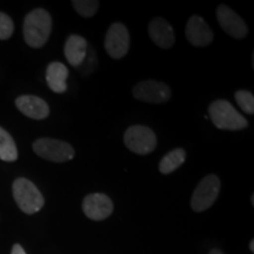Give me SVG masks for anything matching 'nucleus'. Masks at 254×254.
<instances>
[{
  "mask_svg": "<svg viewBox=\"0 0 254 254\" xmlns=\"http://www.w3.org/2000/svg\"><path fill=\"white\" fill-rule=\"evenodd\" d=\"M24 39L33 49L43 47L49 40L52 32V18L44 8L31 11L24 19Z\"/></svg>",
  "mask_w": 254,
  "mask_h": 254,
  "instance_id": "obj_1",
  "label": "nucleus"
},
{
  "mask_svg": "<svg viewBox=\"0 0 254 254\" xmlns=\"http://www.w3.org/2000/svg\"><path fill=\"white\" fill-rule=\"evenodd\" d=\"M208 114L212 123L219 129L240 131L249 126V122L227 100L219 99L211 103L208 106Z\"/></svg>",
  "mask_w": 254,
  "mask_h": 254,
  "instance_id": "obj_2",
  "label": "nucleus"
},
{
  "mask_svg": "<svg viewBox=\"0 0 254 254\" xmlns=\"http://www.w3.org/2000/svg\"><path fill=\"white\" fill-rule=\"evenodd\" d=\"M13 198L18 207L26 214H34L44 207L45 200L38 187L26 178H18L12 185Z\"/></svg>",
  "mask_w": 254,
  "mask_h": 254,
  "instance_id": "obj_3",
  "label": "nucleus"
},
{
  "mask_svg": "<svg viewBox=\"0 0 254 254\" xmlns=\"http://www.w3.org/2000/svg\"><path fill=\"white\" fill-rule=\"evenodd\" d=\"M221 182L215 174H208L198 184L190 199V207L194 212H204L217 200L220 193Z\"/></svg>",
  "mask_w": 254,
  "mask_h": 254,
  "instance_id": "obj_4",
  "label": "nucleus"
},
{
  "mask_svg": "<svg viewBox=\"0 0 254 254\" xmlns=\"http://www.w3.org/2000/svg\"><path fill=\"white\" fill-rule=\"evenodd\" d=\"M32 147L37 155L53 163H65L74 157L72 145L58 139L40 138L33 142Z\"/></svg>",
  "mask_w": 254,
  "mask_h": 254,
  "instance_id": "obj_5",
  "label": "nucleus"
},
{
  "mask_svg": "<svg viewBox=\"0 0 254 254\" xmlns=\"http://www.w3.org/2000/svg\"><path fill=\"white\" fill-rule=\"evenodd\" d=\"M124 142L133 153L146 155L154 151L157 146V136L150 127L133 125L126 129Z\"/></svg>",
  "mask_w": 254,
  "mask_h": 254,
  "instance_id": "obj_6",
  "label": "nucleus"
},
{
  "mask_svg": "<svg viewBox=\"0 0 254 254\" xmlns=\"http://www.w3.org/2000/svg\"><path fill=\"white\" fill-rule=\"evenodd\" d=\"M105 50L113 59H122L129 50V33L122 23H113L105 37Z\"/></svg>",
  "mask_w": 254,
  "mask_h": 254,
  "instance_id": "obj_7",
  "label": "nucleus"
},
{
  "mask_svg": "<svg viewBox=\"0 0 254 254\" xmlns=\"http://www.w3.org/2000/svg\"><path fill=\"white\" fill-rule=\"evenodd\" d=\"M133 97L144 103L161 104L170 99L171 90L165 82L150 79L138 82L133 87Z\"/></svg>",
  "mask_w": 254,
  "mask_h": 254,
  "instance_id": "obj_8",
  "label": "nucleus"
},
{
  "mask_svg": "<svg viewBox=\"0 0 254 254\" xmlns=\"http://www.w3.org/2000/svg\"><path fill=\"white\" fill-rule=\"evenodd\" d=\"M113 208L112 200L104 193H91L82 201V211L91 220H105L112 214Z\"/></svg>",
  "mask_w": 254,
  "mask_h": 254,
  "instance_id": "obj_9",
  "label": "nucleus"
},
{
  "mask_svg": "<svg viewBox=\"0 0 254 254\" xmlns=\"http://www.w3.org/2000/svg\"><path fill=\"white\" fill-rule=\"evenodd\" d=\"M217 19L220 27L228 36L236 38V39H243L249 33V27L243 18L237 14L227 5H220L217 9Z\"/></svg>",
  "mask_w": 254,
  "mask_h": 254,
  "instance_id": "obj_10",
  "label": "nucleus"
},
{
  "mask_svg": "<svg viewBox=\"0 0 254 254\" xmlns=\"http://www.w3.org/2000/svg\"><path fill=\"white\" fill-rule=\"evenodd\" d=\"M186 38L190 45L205 47L213 41V32L209 28L205 19L199 15H192L186 24Z\"/></svg>",
  "mask_w": 254,
  "mask_h": 254,
  "instance_id": "obj_11",
  "label": "nucleus"
},
{
  "mask_svg": "<svg viewBox=\"0 0 254 254\" xmlns=\"http://www.w3.org/2000/svg\"><path fill=\"white\" fill-rule=\"evenodd\" d=\"M15 106L24 116L34 120L46 119L50 114L46 101L36 95H20L15 99Z\"/></svg>",
  "mask_w": 254,
  "mask_h": 254,
  "instance_id": "obj_12",
  "label": "nucleus"
},
{
  "mask_svg": "<svg viewBox=\"0 0 254 254\" xmlns=\"http://www.w3.org/2000/svg\"><path fill=\"white\" fill-rule=\"evenodd\" d=\"M148 34L155 45L161 49H170L176 41L173 27L164 18H154L148 24Z\"/></svg>",
  "mask_w": 254,
  "mask_h": 254,
  "instance_id": "obj_13",
  "label": "nucleus"
},
{
  "mask_svg": "<svg viewBox=\"0 0 254 254\" xmlns=\"http://www.w3.org/2000/svg\"><path fill=\"white\" fill-rule=\"evenodd\" d=\"M87 49V41L84 37L78 36V34H71L66 40L64 52H65L67 62L73 67H79L86 57Z\"/></svg>",
  "mask_w": 254,
  "mask_h": 254,
  "instance_id": "obj_14",
  "label": "nucleus"
},
{
  "mask_svg": "<svg viewBox=\"0 0 254 254\" xmlns=\"http://www.w3.org/2000/svg\"><path fill=\"white\" fill-rule=\"evenodd\" d=\"M68 69L63 63L53 62L47 66L46 82L49 87L56 93H64L67 90Z\"/></svg>",
  "mask_w": 254,
  "mask_h": 254,
  "instance_id": "obj_15",
  "label": "nucleus"
},
{
  "mask_svg": "<svg viewBox=\"0 0 254 254\" xmlns=\"http://www.w3.org/2000/svg\"><path fill=\"white\" fill-rule=\"evenodd\" d=\"M186 160V152L184 148H176L165 154L159 163V171L163 174H170L179 168Z\"/></svg>",
  "mask_w": 254,
  "mask_h": 254,
  "instance_id": "obj_16",
  "label": "nucleus"
},
{
  "mask_svg": "<svg viewBox=\"0 0 254 254\" xmlns=\"http://www.w3.org/2000/svg\"><path fill=\"white\" fill-rule=\"evenodd\" d=\"M0 159L8 163L18 159V150L13 138L2 127H0Z\"/></svg>",
  "mask_w": 254,
  "mask_h": 254,
  "instance_id": "obj_17",
  "label": "nucleus"
},
{
  "mask_svg": "<svg viewBox=\"0 0 254 254\" xmlns=\"http://www.w3.org/2000/svg\"><path fill=\"white\" fill-rule=\"evenodd\" d=\"M73 7L84 18H91L95 15L99 9V1L97 0H73Z\"/></svg>",
  "mask_w": 254,
  "mask_h": 254,
  "instance_id": "obj_18",
  "label": "nucleus"
},
{
  "mask_svg": "<svg viewBox=\"0 0 254 254\" xmlns=\"http://www.w3.org/2000/svg\"><path fill=\"white\" fill-rule=\"evenodd\" d=\"M236 101L239 107L247 114L254 113V97L250 91L239 90L236 92Z\"/></svg>",
  "mask_w": 254,
  "mask_h": 254,
  "instance_id": "obj_19",
  "label": "nucleus"
},
{
  "mask_svg": "<svg viewBox=\"0 0 254 254\" xmlns=\"http://www.w3.org/2000/svg\"><path fill=\"white\" fill-rule=\"evenodd\" d=\"M14 31V24L12 19L6 13L0 12V40H6L11 38Z\"/></svg>",
  "mask_w": 254,
  "mask_h": 254,
  "instance_id": "obj_20",
  "label": "nucleus"
},
{
  "mask_svg": "<svg viewBox=\"0 0 254 254\" xmlns=\"http://www.w3.org/2000/svg\"><path fill=\"white\" fill-rule=\"evenodd\" d=\"M98 65V59H97V56H95V52L94 50L90 47V50L87 49V53H86V57H85L84 62L80 66H79V69H81V73L82 75H87L90 74L94 71V68L97 67Z\"/></svg>",
  "mask_w": 254,
  "mask_h": 254,
  "instance_id": "obj_21",
  "label": "nucleus"
},
{
  "mask_svg": "<svg viewBox=\"0 0 254 254\" xmlns=\"http://www.w3.org/2000/svg\"><path fill=\"white\" fill-rule=\"evenodd\" d=\"M11 254H26L23 247H21L19 244H15V245L12 247V252Z\"/></svg>",
  "mask_w": 254,
  "mask_h": 254,
  "instance_id": "obj_22",
  "label": "nucleus"
},
{
  "mask_svg": "<svg viewBox=\"0 0 254 254\" xmlns=\"http://www.w3.org/2000/svg\"><path fill=\"white\" fill-rule=\"evenodd\" d=\"M208 254H224V253H222L220 250L214 249V250H211V251H209V253H208Z\"/></svg>",
  "mask_w": 254,
  "mask_h": 254,
  "instance_id": "obj_23",
  "label": "nucleus"
},
{
  "mask_svg": "<svg viewBox=\"0 0 254 254\" xmlns=\"http://www.w3.org/2000/svg\"><path fill=\"white\" fill-rule=\"evenodd\" d=\"M250 249H251V252L254 253V240H251V243H250Z\"/></svg>",
  "mask_w": 254,
  "mask_h": 254,
  "instance_id": "obj_24",
  "label": "nucleus"
}]
</instances>
